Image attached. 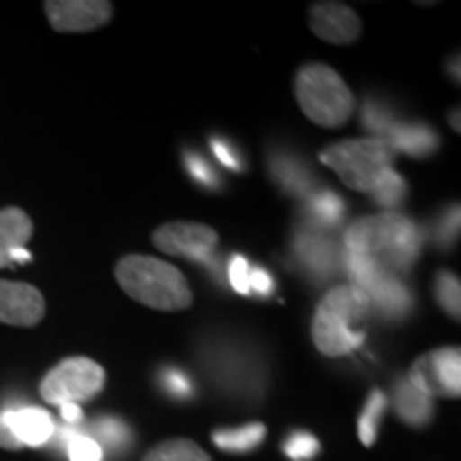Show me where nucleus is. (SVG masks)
I'll list each match as a JSON object with an SVG mask.
<instances>
[{
    "label": "nucleus",
    "instance_id": "22",
    "mask_svg": "<svg viewBox=\"0 0 461 461\" xmlns=\"http://www.w3.org/2000/svg\"><path fill=\"white\" fill-rule=\"evenodd\" d=\"M370 194L380 207H389L391 210V207H397L403 199H406V180L391 167V169L384 171L383 176H380V180L374 184Z\"/></svg>",
    "mask_w": 461,
    "mask_h": 461
},
{
    "label": "nucleus",
    "instance_id": "24",
    "mask_svg": "<svg viewBox=\"0 0 461 461\" xmlns=\"http://www.w3.org/2000/svg\"><path fill=\"white\" fill-rule=\"evenodd\" d=\"M384 406H387V400H384V395L380 393V391H374V393L367 397L366 411H363L359 419V438L366 447L374 445V440H376L378 423L384 412Z\"/></svg>",
    "mask_w": 461,
    "mask_h": 461
},
{
    "label": "nucleus",
    "instance_id": "7",
    "mask_svg": "<svg viewBox=\"0 0 461 461\" xmlns=\"http://www.w3.org/2000/svg\"><path fill=\"white\" fill-rule=\"evenodd\" d=\"M408 380L428 397H459L461 355L459 348H438L420 355L412 363Z\"/></svg>",
    "mask_w": 461,
    "mask_h": 461
},
{
    "label": "nucleus",
    "instance_id": "26",
    "mask_svg": "<svg viewBox=\"0 0 461 461\" xmlns=\"http://www.w3.org/2000/svg\"><path fill=\"white\" fill-rule=\"evenodd\" d=\"M436 299L448 316H453L455 321H459L461 295H459L457 276H453L451 272L438 274V278H436Z\"/></svg>",
    "mask_w": 461,
    "mask_h": 461
},
{
    "label": "nucleus",
    "instance_id": "15",
    "mask_svg": "<svg viewBox=\"0 0 461 461\" xmlns=\"http://www.w3.org/2000/svg\"><path fill=\"white\" fill-rule=\"evenodd\" d=\"M393 402L403 423L412 425V428H423L434 417V400L414 387L408 378L397 380Z\"/></svg>",
    "mask_w": 461,
    "mask_h": 461
},
{
    "label": "nucleus",
    "instance_id": "23",
    "mask_svg": "<svg viewBox=\"0 0 461 461\" xmlns=\"http://www.w3.org/2000/svg\"><path fill=\"white\" fill-rule=\"evenodd\" d=\"M361 122L367 131L374 132L378 140H387V137L393 132L397 124L395 113L380 101H366L363 105V113H361Z\"/></svg>",
    "mask_w": 461,
    "mask_h": 461
},
{
    "label": "nucleus",
    "instance_id": "10",
    "mask_svg": "<svg viewBox=\"0 0 461 461\" xmlns=\"http://www.w3.org/2000/svg\"><path fill=\"white\" fill-rule=\"evenodd\" d=\"M45 299L39 288L26 282L0 280V322L14 327H34L43 321Z\"/></svg>",
    "mask_w": 461,
    "mask_h": 461
},
{
    "label": "nucleus",
    "instance_id": "16",
    "mask_svg": "<svg viewBox=\"0 0 461 461\" xmlns=\"http://www.w3.org/2000/svg\"><path fill=\"white\" fill-rule=\"evenodd\" d=\"M32 238V222L26 212L17 207L0 210V269L11 267V252L24 248Z\"/></svg>",
    "mask_w": 461,
    "mask_h": 461
},
{
    "label": "nucleus",
    "instance_id": "1",
    "mask_svg": "<svg viewBox=\"0 0 461 461\" xmlns=\"http://www.w3.org/2000/svg\"><path fill=\"white\" fill-rule=\"evenodd\" d=\"M346 255L370 261L384 278H400L420 250V230L402 214L361 218L346 230Z\"/></svg>",
    "mask_w": 461,
    "mask_h": 461
},
{
    "label": "nucleus",
    "instance_id": "37",
    "mask_svg": "<svg viewBox=\"0 0 461 461\" xmlns=\"http://www.w3.org/2000/svg\"><path fill=\"white\" fill-rule=\"evenodd\" d=\"M11 265L14 263H31L32 261V257H31V252L26 250V248H15L14 252H11Z\"/></svg>",
    "mask_w": 461,
    "mask_h": 461
},
{
    "label": "nucleus",
    "instance_id": "18",
    "mask_svg": "<svg viewBox=\"0 0 461 461\" xmlns=\"http://www.w3.org/2000/svg\"><path fill=\"white\" fill-rule=\"evenodd\" d=\"M272 176L282 190H286L288 194H295V197H303V194L312 193L314 188L312 173H310L308 167L285 152L276 154L272 158Z\"/></svg>",
    "mask_w": 461,
    "mask_h": 461
},
{
    "label": "nucleus",
    "instance_id": "17",
    "mask_svg": "<svg viewBox=\"0 0 461 461\" xmlns=\"http://www.w3.org/2000/svg\"><path fill=\"white\" fill-rule=\"evenodd\" d=\"M387 141L393 146L395 152L400 149V152L412 158H425L436 152L440 140H438V135L429 126L400 122L387 137Z\"/></svg>",
    "mask_w": 461,
    "mask_h": 461
},
{
    "label": "nucleus",
    "instance_id": "31",
    "mask_svg": "<svg viewBox=\"0 0 461 461\" xmlns=\"http://www.w3.org/2000/svg\"><path fill=\"white\" fill-rule=\"evenodd\" d=\"M459 235V205L448 207L445 214L440 216V221L436 222L434 238L442 248L453 246V241Z\"/></svg>",
    "mask_w": 461,
    "mask_h": 461
},
{
    "label": "nucleus",
    "instance_id": "5",
    "mask_svg": "<svg viewBox=\"0 0 461 461\" xmlns=\"http://www.w3.org/2000/svg\"><path fill=\"white\" fill-rule=\"evenodd\" d=\"M395 149L387 140H353L333 143L321 152V163L342 177L346 186L370 193L384 171L391 169Z\"/></svg>",
    "mask_w": 461,
    "mask_h": 461
},
{
    "label": "nucleus",
    "instance_id": "20",
    "mask_svg": "<svg viewBox=\"0 0 461 461\" xmlns=\"http://www.w3.org/2000/svg\"><path fill=\"white\" fill-rule=\"evenodd\" d=\"M141 461H212L203 448L194 445L193 440L186 438H176V440H167L163 445L149 448L143 455Z\"/></svg>",
    "mask_w": 461,
    "mask_h": 461
},
{
    "label": "nucleus",
    "instance_id": "19",
    "mask_svg": "<svg viewBox=\"0 0 461 461\" xmlns=\"http://www.w3.org/2000/svg\"><path fill=\"white\" fill-rule=\"evenodd\" d=\"M265 438V425L248 423L238 429H221L214 434V442L218 448L230 453H248L257 448Z\"/></svg>",
    "mask_w": 461,
    "mask_h": 461
},
{
    "label": "nucleus",
    "instance_id": "34",
    "mask_svg": "<svg viewBox=\"0 0 461 461\" xmlns=\"http://www.w3.org/2000/svg\"><path fill=\"white\" fill-rule=\"evenodd\" d=\"M212 149H214L216 158L221 160L224 167H229V169H235V171L244 169V163H241L240 154L235 152V148L230 146L229 141L218 140V137H214V140H212Z\"/></svg>",
    "mask_w": 461,
    "mask_h": 461
},
{
    "label": "nucleus",
    "instance_id": "11",
    "mask_svg": "<svg viewBox=\"0 0 461 461\" xmlns=\"http://www.w3.org/2000/svg\"><path fill=\"white\" fill-rule=\"evenodd\" d=\"M310 28L325 41L344 45L353 43L361 34V20L342 3H316L310 9Z\"/></svg>",
    "mask_w": 461,
    "mask_h": 461
},
{
    "label": "nucleus",
    "instance_id": "30",
    "mask_svg": "<svg viewBox=\"0 0 461 461\" xmlns=\"http://www.w3.org/2000/svg\"><path fill=\"white\" fill-rule=\"evenodd\" d=\"M67 453L71 461H103V447L84 434H75L67 442Z\"/></svg>",
    "mask_w": 461,
    "mask_h": 461
},
{
    "label": "nucleus",
    "instance_id": "33",
    "mask_svg": "<svg viewBox=\"0 0 461 461\" xmlns=\"http://www.w3.org/2000/svg\"><path fill=\"white\" fill-rule=\"evenodd\" d=\"M248 285H250V293L255 291L261 297H269L276 288L272 274L263 267H250V272H248Z\"/></svg>",
    "mask_w": 461,
    "mask_h": 461
},
{
    "label": "nucleus",
    "instance_id": "2",
    "mask_svg": "<svg viewBox=\"0 0 461 461\" xmlns=\"http://www.w3.org/2000/svg\"><path fill=\"white\" fill-rule=\"evenodd\" d=\"M367 293L357 285H339L321 299L312 321L316 348L327 357H344L366 339L363 322L370 316Z\"/></svg>",
    "mask_w": 461,
    "mask_h": 461
},
{
    "label": "nucleus",
    "instance_id": "25",
    "mask_svg": "<svg viewBox=\"0 0 461 461\" xmlns=\"http://www.w3.org/2000/svg\"><path fill=\"white\" fill-rule=\"evenodd\" d=\"M92 434H95L92 440L99 442V445H105L109 448H122L129 445L131 440L129 425L118 419H99L95 425H92Z\"/></svg>",
    "mask_w": 461,
    "mask_h": 461
},
{
    "label": "nucleus",
    "instance_id": "35",
    "mask_svg": "<svg viewBox=\"0 0 461 461\" xmlns=\"http://www.w3.org/2000/svg\"><path fill=\"white\" fill-rule=\"evenodd\" d=\"M0 447L9 448V451H17V448H22L20 440H17L14 429H11V425H9L7 411L0 412Z\"/></svg>",
    "mask_w": 461,
    "mask_h": 461
},
{
    "label": "nucleus",
    "instance_id": "21",
    "mask_svg": "<svg viewBox=\"0 0 461 461\" xmlns=\"http://www.w3.org/2000/svg\"><path fill=\"white\" fill-rule=\"evenodd\" d=\"M346 205L336 193H316L308 205V214L319 229H330L344 218Z\"/></svg>",
    "mask_w": 461,
    "mask_h": 461
},
{
    "label": "nucleus",
    "instance_id": "27",
    "mask_svg": "<svg viewBox=\"0 0 461 461\" xmlns=\"http://www.w3.org/2000/svg\"><path fill=\"white\" fill-rule=\"evenodd\" d=\"M184 165H186V169L190 176H193V180L199 182L201 186H205L210 190L221 186V180H218V173L214 171V167L207 163L201 154L184 152Z\"/></svg>",
    "mask_w": 461,
    "mask_h": 461
},
{
    "label": "nucleus",
    "instance_id": "6",
    "mask_svg": "<svg viewBox=\"0 0 461 461\" xmlns=\"http://www.w3.org/2000/svg\"><path fill=\"white\" fill-rule=\"evenodd\" d=\"M105 387V370L96 361L86 357H71L51 367L41 383V395L45 402L77 403L88 402L99 395Z\"/></svg>",
    "mask_w": 461,
    "mask_h": 461
},
{
    "label": "nucleus",
    "instance_id": "36",
    "mask_svg": "<svg viewBox=\"0 0 461 461\" xmlns=\"http://www.w3.org/2000/svg\"><path fill=\"white\" fill-rule=\"evenodd\" d=\"M60 414H62V419H65L68 425L79 423V420L84 419L82 408H79L77 403H62V406H60Z\"/></svg>",
    "mask_w": 461,
    "mask_h": 461
},
{
    "label": "nucleus",
    "instance_id": "12",
    "mask_svg": "<svg viewBox=\"0 0 461 461\" xmlns=\"http://www.w3.org/2000/svg\"><path fill=\"white\" fill-rule=\"evenodd\" d=\"M295 252L299 263L308 269L316 278H327L336 272L338 267V250L336 244L322 235L321 230L305 229L299 230L295 240Z\"/></svg>",
    "mask_w": 461,
    "mask_h": 461
},
{
    "label": "nucleus",
    "instance_id": "3",
    "mask_svg": "<svg viewBox=\"0 0 461 461\" xmlns=\"http://www.w3.org/2000/svg\"><path fill=\"white\" fill-rule=\"evenodd\" d=\"M115 278L126 295L154 310L177 312L193 303V291L180 269L158 258L124 257L115 265Z\"/></svg>",
    "mask_w": 461,
    "mask_h": 461
},
{
    "label": "nucleus",
    "instance_id": "32",
    "mask_svg": "<svg viewBox=\"0 0 461 461\" xmlns=\"http://www.w3.org/2000/svg\"><path fill=\"white\" fill-rule=\"evenodd\" d=\"M229 280L230 286L240 293V295H250V285H248V272L250 265L241 255H233L229 261Z\"/></svg>",
    "mask_w": 461,
    "mask_h": 461
},
{
    "label": "nucleus",
    "instance_id": "28",
    "mask_svg": "<svg viewBox=\"0 0 461 461\" xmlns=\"http://www.w3.org/2000/svg\"><path fill=\"white\" fill-rule=\"evenodd\" d=\"M285 455L293 461H308L316 457L319 453V440L312 434H305V431H297V434L288 436V440L285 442Z\"/></svg>",
    "mask_w": 461,
    "mask_h": 461
},
{
    "label": "nucleus",
    "instance_id": "13",
    "mask_svg": "<svg viewBox=\"0 0 461 461\" xmlns=\"http://www.w3.org/2000/svg\"><path fill=\"white\" fill-rule=\"evenodd\" d=\"M7 419L22 447H43L54 438V420L41 408H7Z\"/></svg>",
    "mask_w": 461,
    "mask_h": 461
},
{
    "label": "nucleus",
    "instance_id": "4",
    "mask_svg": "<svg viewBox=\"0 0 461 461\" xmlns=\"http://www.w3.org/2000/svg\"><path fill=\"white\" fill-rule=\"evenodd\" d=\"M295 96L302 112L314 124L325 129H338L353 115V92L344 79L327 65H305L297 71Z\"/></svg>",
    "mask_w": 461,
    "mask_h": 461
},
{
    "label": "nucleus",
    "instance_id": "9",
    "mask_svg": "<svg viewBox=\"0 0 461 461\" xmlns=\"http://www.w3.org/2000/svg\"><path fill=\"white\" fill-rule=\"evenodd\" d=\"M45 14L58 32H90L112 20L113 7L105 0H50Z\"/></svg>",
    "mask_w": 461,
    "mask_h": 461
},
{
    "label": "nucleus",
    "instance_id": "8",
    "mask_svg": "<svg viewBox=\"0 0 461 461\" xmlns=\"http://www.w3.org/2000/svg\"><path fill=\"white\" fill-rule=\"evenodd\" d=\"M152 241L158 250L167 252V255L186 257L212 267L218 233L205 224L169 222L154 230Z\"/></svg>",
    "mask_w": 461,
    "mask_h": 461
},
{
    "label": "nucleus",
    "instance_id": "29",
    "mask_svg": "<svg viewBox=\"0 0 461 461\" xmlns=\"http://www.w3.org/2000/svg\"><path fill=\"white\" fill-rule=\"evenodd\" d=\"M160 387H163L165 393L177 397V400H186V397L194 393L193 380L188 378L186 372L177 370V367L160 370Z\"/></svg>",
    "mask_w": 461,
    "mask_h": 461
},
{
    "label": "nucleus",
    "instance_id": "14",
    "mask_svg": "<svg viewBox=\"0 0 461 461\" xmlns=\"http://www.w3.org/2000/svg\"><path fill=\"white\" fill-rule=\"evenodd\" d=\"M378 316L387 321H400L411 314L414 299L408 286L400 278H383L370 291H366Z\"/></svg>",
    "mask_w": 461,
    "mask_h": 461
}]
</instances>
